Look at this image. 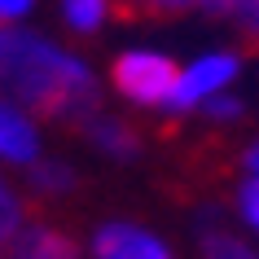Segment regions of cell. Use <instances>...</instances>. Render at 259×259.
I'll list each match as a JSON object with an SVG mask.
<instances>
[{
  "label": "cell",
  "mask_w": 259,
  "mask_h": 259,
  "mask_svg": "<svg viewBox=\"0 0 259 259\" xmlns=\"http://www.w3.org/2000/svg\"><path fill=\"white\" fill-rule=\"evenodd\" d=\"M49 154V132L35 110L14 101L9 93H0V167L22 176L27 167H35Z\"/></svg>",
  "instance_id": "obj_5"
},
{
  "label": "cell",
  "mask_w": 259,
  "mask_h": 259,
  "mask_svg": "<svg viewBox=\"0 0 259 259\" xmlns=\"http://www.w3.org/2000/svg\"><path fill=\"white\" fill-rule=\"evenodd\" d=\"M0 93L35 110L44 123L79 127L93 110H101L106 83L83 53L18 22L0 27Z\"/></svg>",
  "instance_id": "obj_1"
},
{
  "label": "cell",
  "mask_w": 259,
  "mask_h": 259,
  "mask_svg": "<svg viewBox=\"0 0 259 259\" xmlns=\"http://www.w3.org/2000/svg\"><path fill=\"white\" fill-rule=\"evenodd\" d=\"M79 137L88 141V150L101 154L106 163H137L145 154V137L132 114H119V110H93L88 119L79 123Z\"/></svg>",
  "instance_id": "obj_6"
},
{
  "label": "cell",
  "mask_w": 259,
  "mask_h": 259,
  "mask_svg": "<svg viewBox=\"0 0 259 259\" xmlns=\"http://www.w3.org/2000/svg\"><path fill=\"white\" fill-rule=\"evenodd\" d=\"M0 259H88V250H83V237H75L70 229L31 215L27 229L14 237V246Z\"/></svg>",
  "instance_id": "obj_7"
},
{
  "label": "cell",
  "mask_w": 259,
  "mask_h": 259,
  "mask_svg": "<svg viewBox=\"0 0 259 259\" xmlns=\"http://www.w3.org/2000/svg\"><path fill=\"white\" fill-rule=\"evenodd\" d=\"M119 14L114 9V0H57V18H62V27L70 35H79V40H93L101 31L110 27V18Z\"/></svg>",
  "instance_id": "obj_11"
},
{
  "label": "cell",
  "mask_w": 259,
  "mask_h": 259,
  "mask_svg": "<svg viewBox=\"0 0 259 259\" xmlns=\"http://www.w3.org/2000/svg\"><path fill=\"white\" fill-rule=\"evenodd\" d=\"M176 75H180V62L171 53L132 44V49H119V53L110 57L106 88L119 97L132 114H167Z\"/></svg>",
  "instance_id": "obj_2"
},
{
  "label": "cell",
  "mask_w": 259,
  "mask_h": 259,
  "mask_svg": "<svg viewBox=\"0 0 259 259\" xmlns=\"http://www.w3.org/2000/svg\"><path fill=\"white\" fill-rule=\"evenodd\" d=\"M119 14H141V18H158V14H180V0H114Z\"/></svg>",
  "instance_id": "obj_15"
},
{
  "label": "cell",
  "mask_w": 259,
  "mask_h": 259,
  "mask_svg": "<svg viewBox=\"0 0 259 259\" xmlns=\"http://www.w3.org/2000/svg\"><path fill=\"white\" fill-rule=\"evenodd\" d=\"M229 220L259 242V176H237L229 193Z\"/></svg>",
  "instance_id": "obj_12"
},
{
  "label": "cell",
  "mask_w": 259,
  "mask_h": 259,
  "mask_svg": "<svg viewBox=\"0 0 259 259\" xmlns=\"http://www.w3.org/2000/svg\"><path fill=\"white\" fill-rule=\"evenodd\" d=\"M237 27H242L246 35L259 44V0H246V5H242V14H237Z\"/></svg>",
  "instance_id": "obj_18"
},
{
  "label": "cell",
  "mask_w": 259,
  "mask_h": 259,
  "mask_svg": "<svg viewBox=\"0 0 259 259\" xmlns=\"http://www.w3.org/2000/svg\"><path fill=\"white\" fill-rule=\"evenodd\" d=\"M35 5L40 0H0V27H18V22H27L35 14Z\"/></svg>",
  "instance_id": "obj_16"
},
{
  "label": "cell",
  "mask_w": 259,
  "mask_h": 259,
  "mask_svg": "<svg viewBox=\"0 0 259 259\" xmlns=\"http://www.w3.org/2000/svg\"><path fill=\"white\" fill-rule=\"evenodd\" d=\"M88 259H180L176 242L137 215H106L83 237Z\"/></svg>",
  "instance_id": "obj_4"
},
{
  "label": "cell",
  "mask_w": 259,
  "mask_h": 259,
  "mask_svg": "<svg viewBox=\"0 0 259 259\" xmlns=\"http://www.w3.org/2000/svg\"><path fill=\"white\" fill-rule=\"evenodd\" d=\"M27 220H31V198L22 189V176L0 167V255L14 246L18 233L27 229Z\"/></svg>",
  "instance_id": "obj_10"
},
{
  "label": "cell",
  "mask_w": 259,
  "mask_h": 259,
  "mask_svg": "<svg viewBox=\"0 0 259 259\" xmlns=\"http://www.w3.org/2000/svg\"><path fill=\"white\" fill-rule=\"evenodd\" d=\"M193 246H198V259H259V242L250 233H242L224 211L198 220Z\"/></svg>",
  "instance_id": "obj_8"
},
{
  "label": "cell",
  "mask_w": 259,
  "mask_h": 259,
  "mask_svg": "<svg viewBox=\"0 0 259 259\" xmlns=\"http://www.w3.org/2000/svg\"><path fill=\"white\" fill-rule=\"evenodd\" d=\"M242 119H246V101H242L237 88L224 93V97H215V101H206V106L193 114V123H202V127H211V132H229V127H237Z\"/></svg>",
  "instance_id": "obj_13"
},
{
  "label": "cell",
  "mask_w": 259,
  "mask_h": 259,
  "mask_svg": "<svg viewBox=\"0 0 259 259\" xmlns=\"http://www.w3.org/2000/svg\"><path fill=\"white\" fill-rule=\"evenodd\" d=\"M22 189H27L31 202L57 206V202H66V198H75V189H79V167L70 163V158L44 154L35 167L22 171Z\"/></svg>",
  "instance_id": "obj_9"
},
{
  "label": "cell",
  "mask_w": 259,
  "mask_h": 259,
  "mask_svg": "<svg viewBox=\"0 0 259 259\" xmlns=\"http://www.w3.org/2000/svg\"><path fill=\"white\" fill-rule=\"evenodd\" d=\"M237 176H259V132L237 145Z\"/></svg>",
  "instance_id": "obj_17"
},
{
  "label": "cell",
  "mask_w": 259,
  "mask_h": 259,
  "mask_svg": "<svg viewBox=\"0 0 259 259\" xmlns=\"http://www.w3.org/2000/svg\"><path fill=\"white\" fill-rule=\"evenodd\" d=\"M242 70H246V57L237 49H202V53H193L189 62H180V75H176V88H171L163 119L189 123L206 101L233 93L242 83Z\"/></svg>",
  "instance_id": "obj_3"
},
{
  "label": "cell",
  "mask_w": 259,
  "mask_h": 259,
  "mask_svg": "<svg viewBox=\"0 0 259 259\" xmlns=\"http://www.w3.org/2000/svg\"><path fill=\"white\" fill-rule=\"evenodd\" d=\"M246 0H180V14H206V18H229L237 22Z\"/></svg>",
  "instance_id": "obj_14"
}]
</instances>
